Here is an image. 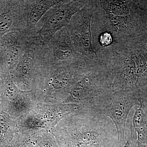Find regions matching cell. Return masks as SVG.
Listing matches in <instances>:
<instances>
[{"label":"cell","mask_w":147,"mask_h":147,"mask_svg":"<svg viewBox=\"0 0 147 147\" xmlns=\"http://www.w3.org/2000/svg\"><path fill=\"white\" fill-rule=\"evenodd\" d=\"M57 134L60 147H113L119 146L114 123L100 113L80 109L64 118Z\"/></svg>","instance_id":"1"},{"label":"cell","mask_w":147,"mask_h":147,"mask_svg":"<svg viewBox=\"0 0 147 147\" xmlns=\"http://www.w3.org/2000/svg\"><path fill=\"white\" fill-rule=\"evenodd\" d=\"M88 1H62L45 13L40 30L41 36L49 39L69 23L72 16L80 11Z\"/></svg>","instance_id":"5"},{"label":"cell","mask_w":147,"mask_h":147,"mask_svg":"<svg viewBox=\"0 0 147 147\" xmlns=\"http://www.w3.org/2000/svg\"><path fill=\"white\" fill-rule=\"evenodd\" d=\"M61 1H36L29 13V19L32 24H36L50 9L59 3Z\"/></svg>","instance_id":"11"},{"label":"cell","mask_w":147,"mask_h":147,"mask_svg":"<svg viewBox=\"0 0 147 147\" xmlns=\"http://www.w3.org/2000/svg\"><path fill=\"white\" fill-rule=\"evenodd\" d=\"M123 47L122 51H116L110 61L105 63L112 79L114 92L137 88V67L133 54L125 45Z\"/></svg>","instance_id":"3"},{"label":"cell","mask_w":147,"mask_h":147,"mask_svg":"<svg viewBox=\"0 0 147 147\" xmlns=\"http://www.w3.org/2000/svg\"><path fill=\"white\" fill-rule=\"evenodd\" d=\"M99 42L102 47H106L113 43L114 37L110 32H103L99 36Z\"/></svg>","instance_id":"16"},{"label":"cell","mask_w":147,"mask_h":147,"mask_svg":"<svg viewBox=\"0 0 147 147\" xmlns=\"http://www.w3.org/2000/svg\"><path fill=\"white\" fill-rule=\"evenodd\" d=\"M140 107L136 108L131 127L137 133V141L139 145L147 147V121L142 102Z\"/></svg>","instance_id":"8"},{"label":"cell","mask_w":147,"mask_h":147,"mask_svg":"<svg viewBox=\"0 0 147 147\" xmlns=\"http://www.w3.org/2000/svg\"><path fill=\"white\" fill-rule=\"evenodd\" d=\"M113 147H119V146H117Z\"/></svg>","instance_id":"18"},{"label":"cell","mask_w":147,"mask_h":147,"mask_svg":"<svg viewBox=\"0 0 147 147\" xmlns=\"http://www.w3.org/2000/svg\"><path fill=\"white\" fill-rule=\"evenodd\" d=\"M131 53L137 67V88L147 85V54L143 51Z\"/></svg>","instance_id":"10"},{"label":"cell","mask_w":147,"mask_h":147,"mask_svg":"<svg viewBox=\"0 0 147 147\" xmlns=\"http://www.w3.org/2000/svg\"><path fill=\"white\" fill-rule=\"evenodd\" d=\"M135 89L115 92L110 103L100 113L111 119L117 129L119 147H123L126 142L125 131L129 113L136 105L137 98Z\"/></svg>","instance_id":"4"},{"label":"cell","mask_w":147,"mask_h":147,"mask_svg":"<svg viewBox=\"0 0 147 147\" xmlns=\"http://www.w3.org/2000/svg\"><path fill=\"white\" fill-rule=\"evenodd\" d=\"M134 131L130 128V133L125 134L126 142L123 147H147L144 145H139L137 143V138L134 136Z\"/></svg>","instance_id":"15"},{"label":"cell","mask_w":147,"mask_h":147,"mask_svg":"<svg viewBox=\"0 0 147 147\" xmlns=\"http://www.w3.org/2000/svg\"><path fill=\"white\" fill-rule=\"evenodd\" d=\"M98 1H89L80 10L75 25L71 31V39L79 53L90 59H96L97 55L92 45L91 21L96 10Z\"/></svg>","instance_id":"6"},{"label":"cell","mask_w":147,"mask_h":147,"mask_svg":"<svg viewBox=\"0 0 147 147\" xmlns=\"http://www.w3.org/2000/svg\"><path fill=\"white\" fill-rule=\"evenodd\" d=\"M13 21V17L10 13H3L0 16V32L6 31L10 28Z\"/></svg>","instance_id":"13"},{"label":"cell","mask_w":147,"mask_h":147,"mask_svg":"<svg viewBox=\"0 0 147 147\" xmlns=\"http://www.w3.org/2000/svg\"><path fill=\"white\" fill-rule=\"evenodd\" d=\"M19 51L16 47H11L7 54L6 60L9 64H13L18 59Z\"/></svg>","instance_id":"17"},{"label":"cell","mask_w":147,"mask_h":147,"mask_svg":"<svg viewBox=\"0 0 147 147\" xmlns=\"http://www.w3.org/2000/svg\"><path fill=\"white\" fill-rule=\"evenodd\" d=\"M15 147H60L57 140L48 135H30L22 137Z\"/></svg>","instance_id":"9"},{"label":"cell","mask_w":147,"mask_h":147,"mask_svg":"<svg viewBox=\"0 0 147 147\" xmlns=\"http://www.w3.org/2000/svg\"><path fill=\"white\" fill-rule=\"evenodd\" d=\"M114 93L108 67L97 58L90 61L65 102L100 113L110 103Z\"/></svg>","instance_id":"2"},{"label":"cell","mask_w":147,"mask_h":147,"mask_svg":"<svg viewBox=\"0 0 147 147\" xmlns=\"http://www.w3.org/2000/svg\"><path fill=\"white\" fill-rule=\"evenodd\" d=\"M100 5L105 11V16L115 36L122 40L129 30L131 22L130 4L127 1H100Z\"/></svg>","instance_id":"7"},{"label":"cell","mask_w":147,"mask_h":147,"mask_svg":"<svg viewBox=\"0 0 147 147\" xmlns=\"http://www.w3.org/2000/svg\"><path fill=\"white\" fill-rule=\"evenodd\" d=\"M73 52L72 47L70 41L64 42L57 50V57L61 60H65L70 57Z\"/></svg>","instance_id":"12"},{"label":"cell","mask_w":147,"mask_h":147,"mask_svg":"<svg viewBox=\"0 0 147 147\" xmlns=\"http://www.w3.org/2000/svg\"><path fill=\"white\" fill-rule=\"evenodd\" d=\"M34 68V62L31 57H26L22 60L21 69L24 75L29 76L32 72Z\"/></svg>","instance_id":"14"}]
</instances>
